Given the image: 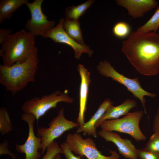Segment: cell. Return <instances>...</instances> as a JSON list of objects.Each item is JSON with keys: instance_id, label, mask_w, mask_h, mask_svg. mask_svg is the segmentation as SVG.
<instances>
[{"instance_id": "cell-16", "label": "cell", "mask_w": 159, "mask_h": 159, "mask_svg": "<svg viewBox=\"0 0 159 159\" xmlns=\"http://www.w3.org/2000/svg\"><path fill=\"white\" fill-rule=\"evenodd\" d=\"M137 104L134 100L127 99L118 106L111 105L96 122L95 128H97L100 126L101 124L104 120L118 119L122 115H126L130 110L136 106Z\"/></svg>"}, {"instance_id": "cell-27", "label": "cell", "mask_w": 159, "mask_h": 159, "mask_svg": "<svg viewBox=\"0 0 159 159\" xmlns=\"http://www.w3.org/2000/svg\"><path fill=\"white\" fill-rule=\"evenodd\" d=\"M3 154L9 155L12 159H16V155L9 150L8 142L6 139L0 144V155Z\"/></svg>"}, {"instance_id": "cell-28", "label": "cell", "mask_w": 159, "mask_h": 159, "mask_svg": "<svg viewBox=\"0 0 159 159\" xmlns=\"http://www.w3.org/2000/svg\"><path fill=\"white\" fill-rule=\"evenodd\" d=\"M12 30L11 29H5L1 28L0 29V44H2L8 37L12 34Z\"/></svg>"}, {"instance_id": "cell-15", "label": "cell", "mask_w": 159, "mask_h": 159, "mask_svg": "<svg viewBox=\"0 0 159 159\" xmlns=\"http://www.w3.org/2000/svg\"><path fill=\"white\" fill-rule=\"evenodd\" d=\"M113 102L110 98L106 99L100 105L98 109L88 121L78 127L77 133L83 132L84 135L87 134L96 137L97 133L95 126L96 122L105 113L107 109L112 105Z\"/></svg>"}, {"instance_id": "cell-8", "label": "cell", "mask_w": 159, "mask_h": 159, "mask_svg": "<svg viewBox=\"0 0 159 159\" xmlns=\"http://www.w3.org/2000/svg\"><path fill=\"white\" fill-rule=\"evenodd\" d=\"M66 142L70 150L80 156H85L87 159H120V155L115 150H110L111 155L106 156L98 150L92 138L84 139L78 133H69Z\"/></svg>"}, {"instance_id": "cell-29", "label": "cell", "mask_w": 159, "mask_h": 159, "mask_svg": "<svg viewBox=\"0 0 159 159\" xmlns=\"http://www.w3.org/2000/svg\"><path fill=\"white\" fill-rule=\"evenodd\" d=\"M153 129L154 133L159 136V107L158 109L153 121Z\"/></svg>"}, {"instance_id": "cell-6", "label": "cell", "mask_w": 159, "mask_h": 159, "mask_svg": "<svg viewBox=\"0 0 159 159\" xmlns=\"http://www.w3.org/2000/svg\"><path fill=\"white\" fill-rule=\"evenodd\" d=\"M74 101L73 99L68 95L67 91L62 92L57 91L40 97H36L25 101L21 109L24 112L33 115L38 120L50 109L56 107L58 103L64 102L72 104Z\"/></svg>"}, {"instance_id": "cell-17", "label": "cell", "mask_w": 159, "mask_h": 159, "mask_svg": "<svg viewBox=\"0 0 159 159\" xmlns=\"http://www.w3.org/2000/svg\"><path fill=\"white\" fill-rule=\"evenodd\" d=\"M28 2V0H1L0 24L6 19H10L18 9Z\"/></svg>"}, {"instance_id": "cell-9", "label": "cell", "mask_w": 159, "mask_h": 159, "mask_svg": "<svg viewBox=\"0 0 159 159\" xmlns=\"http://www.w3.org/2000/svg\"><path fill=\"white\" fill-rule=\"evenodd\" d=\"M43 0H35L26 4L31 15V18L28 20L25 25V29L34 37H43L47 31L54 28L55 22L49 21L43 12L42 4Z\"/></svg>"}, {"instance_id": "cell-30", "label": "cell", "mask_w": 159, "mask_h": 159, "mask_svg": "<svg viewBox=\"0 0 159 159\" xmlns=\"http://www.w3.org/2000/svg\"><path fill=\"white\" fill-rule=\"evenodd\" d=\"M53 159H62L60 154H56L54 157Z\"/></svg>"}, {"instance_id": "cell-13", "label": "cell", "mask_w": 159, "mask_h": 159, "mask_svg": "<svg viewBox=\"0 0 159 159\" xmlns=\"http://www.w3.org/2000/svg\"><path fill=\"white\" fill-rule=\"evenodd\" d=\"M77 70L81 78L79 93V110L77 123L83 125L85 121V114L87 109V102L90 83V73L82 64L77 66Z\"/></svg>"}, {"instance_id": "cell-3", "label": "cell", "mask_w": 159, "mask_h": 159, "mask_svg": "<svg viewBox=\"0 0 159 159\" xmlns=\"http://www.w3.org/2000/svg\"><path fill=\"white\" fill-rule=\"evenodd\" d=\"M35 37L24 29L10 34L1 44L0 56L2 65L10 66L23 62L32 54L38 53Z\"/></svg>"}, {"instance_id": "cell-31", "label": "cell", "mask_w": 159, "mask_h": 159, "mask_svg": "<svg viewBox=\"0 0 159 159\" xmlns=\"http://www.w3.org/2000/svg\"></svg>"}, {"instance_id": "cell-20", "label": "cell", "mask_w": 159, "mask_h": 159, "mask_svg": "<svg viewBox=\"0 0 159 159\" xmlns=\"http://www.w3.org/2000/svg\"><path fill=\"white\" fill-rule=\"evenodd\" d=\"M159 28V5L157 7L155 13L145 24L139 27L137 31L140 33L156 32Z\"/></svg>"}, {"instance_id": "cell-4", "label": "cell", "mask_w": 159, "mask_h": 159, "mask_svg": "<svg viewBox=\"0 0 159 159\" xmlns=\"http://www.w3.org/2000/svg\"><path fill=\"white\" fill-rule=\"evenodd\" d=\"M98 72L102 75L111 78L113 80L124 85L133 96L138 99L143 107L144 112L147 114L145 107L146 100L144 96L152 98L156 96L155 93L148 92L142 88L138 77L130 79L117 72L106 60L100 62L97 66Z\"/></svg>"}, {"instance_id": "cell-18", "label": "cell", "mask_w": 159, "mask_h": 159, "mask_svg": "<svg viewBox=\"0 0 159 159\" xmlns=\"http://www.w3.org/2000/svg\"><path fill=\"white\" fill-rule=\"evenodd\" d=\"M63 28L72 39L80 44L85 45L82 38L79 20H71L65 19L63 24Z\"/></svg>"}, {"instance_id": "cell-2", "label": "cell", "mask_w": 159, "mask_h": 159, "mask_svg": "<svg viewBox=\"0 0 159 159\" xmlns=\"http://www.w3.org/2000/svg\"><path fill=\"white\" fill-rule=\"evenodd\" d=\"M39 60L37 53L32 54L24 62L10 66L0 65V83L14 95L35 80Z\"/></svg>"}, {"instance_id": "cell-12", "label": "cell", "mask_w": 159, "mask_h": 159, "mask_svg": "<svg viewBox=\"0 0 159 159\" xmlns=\"http://www.w3.org/2000/svg\"><path fill=\"white\" fill-rule=\"evenodd\" d=\"M98 135L106 141L113 143L117 147L119 153L124 158L128 159H138L137 150L131 141L122 138L117 133L102 130Z\"/></svg>"}, {"instance_id": "cell-19", "label": "cell", "mask_w": 159, "mask_h": 159, "mask_svg": "<svg viewBox=\"0 0 159 159\" xmlns=\"http://www.w3.org/2000/svg\"><path fill=\"white\" fill-rule=\"evenodd\" d=\"M95 2L89 0L77 6H72L66 10V19L71 20H79L80 17Z\"/></svg>"}, {"instance_id": "cell-1", "label": "cell", "mask_w": 159, "mask_h": 159, "mask_svg": "<svg viewBox=\"0 0 159 159\" xmlns=\"http://www.w3.org/2000/svg\"><path fill=\"white\" fill-rule=\"evenodd\" d=\"M122 51L140 73L147 76L159 73V34L132 32L122 42Z\"/></svg>"}, {"instance_id": "cell-22", "label": "cell", "mask_w": 159, "mask_h": 159, "mask_svg": "<svg viewBox=\"0 0 159 159\" xmlns=\"http://www.w3.org/2000/svg\"><path fill=\"white\" fill-rule=\"evenodd\" d=\"M131 29L130 25L124 21L117 22L114 26L112 32L116 37L120 39L128 37L131 34Z\"/></svg>"}, {"instance_id": "cell-11", "label": "cell", "mask_w": 159, "mask_h": 159, "mask_svg": "<svg viewBox=\"0 0 159 159\" xmlns=\"http://www.w3.org/2000/svg\"><path fill=\"white\" fill-rule=\"evenodd\" d=\"M64 19L62 18L55 27L47 32L43 37L49 38L55 43L64 44L71 47L74 51L76 58L79 59L83 53L87 54L91 57L93 51L86 44L83 45L79 43L72 39L67 34L63 27Z\"/></svg>"}, {"instance_id": "cell-26", "label": "cell", "mask_w": 159, "mask_h": 159, "mask_svg": "<svg viewBox=\"0 0 159 159\" xmlns=\"http://www.w3.org/2000/svg\"><path fill=\"white\" fill-rule=\"evenodd\" d=\"M60 146L66 159H81L80 156H77L73 154L66 142L62 143Z\"/></svg>"}, {"instance_id": "cell-23", "label": "cell", "mask_w": 159, "mask_h": 159, "mask_svg": "<svg viewBox=\"0 0 159 159\" xmlns=\"http://www.w3.org/2000/svg\"><path fill=\"white\" fill-rule=\"evenodd\" d=\"M46 152L42 159H53L57 154H62V150L58 144L54 140L47 147Z\"/></svg>"}, {"instance_id": "cell-5", "label": "cell", "mask_w": 159, "mask_h": 159, "mask_svg": "<svg viewBox=\"0 0 159 159\" xmlns=\"http://www.w3.org/2000/svg\"><path fill=\"white\" fill-rule=\"evenodd\" d=\"M144 112L142 110L129 112L122 118L104 120L100 126L104 130L128 134L137 141L145 140L146 137L139 127L140 121Z\"/></svg>"}, {"instance_id": "cell-10", "label": "cell", "mask_w": 159, "mask_h": 159, "mask_svg": "<svg viewBox=\"0 0 159 159\" xmlns=\"http://www.w3.org/2000/svg\"><path fill=\"white\" fill-rule=\"evenodd\" d=\"M21 120L27 124L29 127L27 138L24 144H16L17 151L25 155L24 159H39L42 155L38 151L41 147L42 138L36 136L34 132V123L36 120L33 114L24 112L21 115Z\"/></svg>"}, {"instance_id": "cell-7", "label": "cell", "mask_w": 159, "mask_h": 159, "mask_svg": "<svg viewBox=\"0 0 159 159\" xmlns=\"http://www.w3.org/2000/svg\"><path fill=\"white\" fill-rule=\"evenodd\" d=\"M79 126V124L77 122L66 119L64 116V109H61L57 115L49 123L48 127H38L37 136L42 138L39 149L41 150V154L44 153L50 144L64 132Z\"/></svg>"}, {"instance_id": "cell-14", "label": "cell", "mask_w": 159, "mask_h": 159, "mask_svg": "<svg viewBox=\"0 0 159 159\" xmlns=\"http://www.w3.org/2000/svg\"><path fill=\"white\" fill-rule=\"evenodd\" d=\"M116 2L117 5L126 8L128 14L134 19L143 16L158 4L155 0H117Z\"/></svg>"}, {"instance_id": "cell-25", "label": "cell", "mask_w": 159, "mask_h": 159, "mask_svg": "<svg viewBox=\"0 0 159 159\" xmlns=\"http://www.w3.org/2000/svg\"><path fill=\"white\" fill-rule=\"evenodd\" d=\"M138 159H159V154L147 151L143 149H137Z\"/></svg>"}, {"instance_id": "cell-24", "label": "cell", "mask_w": 159, "mask_h": 159, "mask_svg": "<svg viewBox=\"0 0 159 159\" xmlns=\"http://www.w3.org/2000/svg\"><path fill=\"white\" fill-rule=\"evenodd\" d=\"M143 149L147 151L159 154V136L154 133L150 137L149 140Z\"/></svg>"}, {"instance_id": "cell-21", "label": "cell", "mask_w": 159, "mask_h": 159, "mask_svg": "<svg viewBox=\"0 0 159 159\" xmlns=\"http://www.w3.org/2000/svg\"><path fill=\"white\" fill-rule=\"evenodd\" d=\"M12 129V126L7 109L0 108V132L2 135L7 134Z\"/></svg>"}]
</instances>
